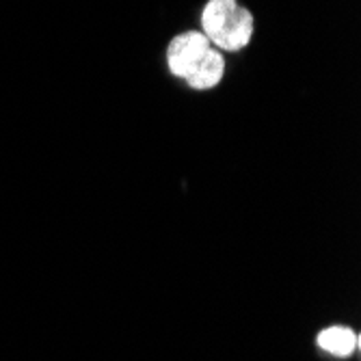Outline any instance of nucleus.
<instances>
[{
    "label": "nucleus",
    "instance_id": "1",
    "mask_svg": "<svg viewBox=\"0 0 361 361\" xmlns=\"http://www.w3.org/2000/svg\"><path fill=\"white\" fill-rule=\"evenodd\" d=\"M253 28V13L236 0H208L202 11V32L219 50L238 52L247 48Z\"/></svg>",
    "mask_w": 361,
    "mask_h": 361
},
{
    "label": "nucleus",
    "instance_id": "2",
    "mask_svg": "<svg viewBox=\"0 0 361 361\" xmlns=\"http://www.w3.org/2000/svg\"><path fill=\"white\" fill-rule=\"evenodd\" d=\"M210 48H212V44L208 42V37L202 30H186L182 35L173 37L167 48L169 72L173 76L186 80Z\"/></svg>",
    "mask_w": 361,
    "mask_h": 361
},
{
    "label": "nucleus",
    "instance_id": "3",
    "mask_svg": "<svg viewBox=\"0 0 361 361\" xmlns=\"http://www.w3.org/2000/svg\"><path fill=\"white\" fill-rule=\"evenodd\" d=\"M225 76V59L223 54L212 46L206 56L200 61V65L195 68V72L186 78L188 87L195 91H208L214 89Z\"/></svg>",
    "mask_w": 361,
    "mask_h": 361
},
{
    "label": "nucleus",
    "instance_id": "4",
    "mask_svg": "<svg viewBox=\"0 0 361 361\" xmlns=\"http://www.w3.org/2000/svg\"><path fill=\"white\" fill-rule=\"evenodd\" d=\"M318 346L331 355L348 357L359 346V338L348 326H329V329L318 334Z\"/></svg>",
    "mask_w": 361,
    "mask_h": 361
}]
</instances>
